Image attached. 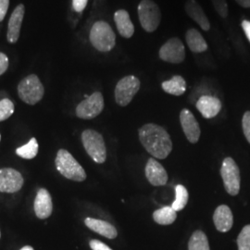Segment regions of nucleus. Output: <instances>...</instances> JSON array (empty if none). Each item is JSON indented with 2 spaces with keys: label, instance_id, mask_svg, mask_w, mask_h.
<instances>
[{
  "label": "nucleus",
  "instance_id": "nucleus-1",
  "mask_svg": "<svg viewBox=\"0 0 250 250\" xmlns=\"http://www.w3.org/2000/svg\"><path fill=\"white\" fill-rule=\"evenodd\" d=\"M139 140L145 149L151 156L165 160L172 150V142L170 134L160 125H145L139 129Z\"/></svg>",
  "mask_w": 250,
  "mask_h": 250
},
{
  "label": "nucleus",
  "instance_id": "nucleus-2",
  "mask_svg": "<svg viewBox=\"0 0 250 250\" xmlns=\"http://www.w3.org/2000/svg\"><path fill=\"white\" fill-rule=\"evenodd\" d=\"M92 45L100 52L111 51L116 44V36L111 26L104 21L93 24L89 34Z\"/></svg>",
  "mask_w": 250,
  "mask_h": 250
},
{
  "label": "nucleus",
  "instance_id": "nucleus-3",
  "mask_svg": "<svg viewBox=\"0 0 250 250\" xmlns=\"http://www.w3.org/2000/svg\"><path fill=\"white\" fill-rule=\"evenodd\" d=\"M56 168L59 172L65 178L75 181L83 182L86 179V173L79 162L74 159V157L66 149H60L56 160Z\"/></svg>",
  "mask_w": 250,
  "mask_h": 250
},
{
  "label": "nucleus",
  "instance_id": "nucleus-4",
  "mask_svg": "<svg viewBox=\"0 0 250 250\" xmlns=\"http://www.w3.org/2000/svg\"><path fill=\"white\" fill-rule=\"evenodd\" d=\"M82 142L85 151L95 162L102 164L107 160V149L104 138L95 130L87 129L82 134Z\"/></svg>",
  "mask_w": 250,
  "mask_h": 250
},
{
  "label": "nucleus",
  "instance_id": "nucleus-5",
  "mask_svg": "<svg viewBox=\"0 0 250 250\" xmlns=\"http://www.w3.org/2000/svg\"><path fill=\"white\" fill-rule=\"evenodd\" d=\"M20 99L28 105H36L43 99L45 89L36 74L28 75L20 82L18 85Z\"/></svg>",
  "mask_w": 250,
  "mask_h": 250
},
{
  "label": "nucleus",
  "instance_id": "nucleus-6",
  "mask_svg": "<svg viewBox=\"0 0 250 250\" xmlns=\"http://www.w3.org/2000/svg\"><path fill=\"white\" fill-rule=\"evenodd\" d=\"M140 24L147 33L155 32L161 24V11L153 0H142L137 8Z\"/></svg>",
  "mask_w": 250,
  "mask_h": 250
},
{
  "label": "nucleus",
  "instance_id": "nucleus-7",
  "mask_svg": "<svg viewBox=\"0 0 250 250\" xmlns=\"http://www.w3.org/2000/svg\"><path fill=\"white\" fill-rule=\"evenodd\" d=\"M141 87V83L134 75L125 76L118 82L115 87V100L121 107H126L131 103L134 96Z\"/></svg>",
  "mask_w": 250,
  "mask_h": 250
},
{
  "label": "nucleus",
  "instance_id": "nucleus-8",
  "mask_svg": "<svg viewBox=\"0 0 250 250\" xmlns=\"http://www.w3.org/2000/svg\"><path fill=\"white\" fill-rule=\"evenodd\" d=\"M221 175L226 192L232 197L238 195L241 182L240 170L232 158L224 159L221 168Z\"/></svg>",
  "mask_w": 250,
  "mask_h": 250
},
{
  "label": "nucleus",
  "instance_id": "nucleus-9",
  "mask_svg": "<svg viewBox=\"0 0 250 250\" xmlns=\"http://www.w3.org/2000/svg\"><path fill=\"white\" fill-rule=\"evenodd\" d=\"M104 109V98L100 92H95L82 101L76 107V115L83 120H92Z\"/></svg>",
  "mask_w": 250,
  "mask_h": 250
},
{
  "label": "nucleus",
  "instance_id": "nucleus-10",
  "mask_svg": "<svg viewBox=\"0 0 250 250\" xmlns=\"http://www.w3.org/2000/svg\"><path fill=\"white\" fill-rule=\"evenodd\" d=\"M161 61L172 64H180L186 59L185 45L178 37H172L163 44L159 51Z\"/></svg>",
  "mask_w": 250,
  "mask_h": 250
},
{
  "label": "nucleus",
  "instance_id": "nucleus-11",
  "mask_svg": "<svg viewBox=\"0 0 250 250\" xmlns=\"http://www.w3.org/2000/svg\"><path fill=\"white\" fill-rule=\"evenodd\" d=\"M23 186L22 175L18 170L5 168L0 170V192L16 193Z\"/></svg>",
  "mask_w": 250,
  "mask_h": 250
},
{
  "label": "nucleus",
  "instance_id": "nucleus-12",
  "mask_svg": "<svg viewBox=\"0 0 250 250\" xmlns=\"http://www.w3.org/2000/svg\"><path fill=\"white\" fill-rule=\"evenodd\" d=\"M180 122L188 141L197 144L200 138L201 131L194 114L188 108H184L180 113Z\"/></svg>",
  "mask_w": 250,
  "mask_h": 250
},
{
  "label": "nucleus",
  "instance_id": "nucleus-13",
  "mask_svg": "<svg viewBox=\"0 0 250 250\" xmlns=\"http://www.w3.org/2000/svg\"><path fill=\"white\" fill-rule=\"evenodd\" d=\"M146 177L153 187H162L168 182V173L160 162L150 158L146 165Z\"/></svg>",
  "mask_w": 250,
  "mask_h": 250
},
{
  "label": "nucleus",
  "instance_id": "nucleus-14",
  "mask_svg": "<svg viewBox=\"0 0 250 250\" xmlns=\"http://www.w3.org/2000/svg\"><path fill=\"white\" fill-rule=\"evenodd\" d=\"M35 212L36 217L45 220L52 214L53 210V203L52 198L49 194V192L45 189L41 188L38 190L35 199Z\"/></svg>",
  "mask_w": 250,
  "mask_h": 250
},
{
  "label": "nucleus",
  "instance_id": "nucleus-15",
  "mask_svg": "<svg viewBox=\"0 0 250 250\" xmlns=\"http://www.w3.org/2000/svg\"><path fill=\"white\" fill-rule=\"evenodd\" d=\"M24 13H25L24 5L20 4L16 7V9H14V11L10 16L9 25H8V33H7V38L10 44H15L18 41Z\"/></svg>",
  "mask_w": 250,
  "mask_h": 250
},
{
  "label": "nucleus",
  "instance_id": "nucleus-16",
  "mask_svg": "<svg viewBox=\"0 0 250 250\" xmlns=\"http://www.w3.org/2000/svg\"><path fill=\"white\" fill-rule=\"evenodd\" d=\"M196 107L205 119H212L220 113L223 105L218 98L211 96H202L197 100Z\"/></svg>",
  "mask_w": 250,
  "mask_h": 250
},
{
  "label": "nucleus",
  "instance_id": "nucleus-17",
  "mask_svg": "<svg viewBox=\"0 0 250 250\" xmlns=\"http://www.w3.org/2000/svg\"><path fill=\"white\" fill-rule=\"evenodd\" d=\"M216 229L221 232H227L232 229L233 216L231 208L226 205L219 206L213 214Z\"/></svg>",
  "mask_w": 250,
  "mask_h": 250
},
{
  "label": "nucleus",
  "instance_id": "nucleus-18",
  "mask_svg": "<svg viewBox=\"0 0 250 250\" xmlns=\"http://www.w3.org/2000/svg\"><path fill=\"white\" fill-rule=\"evenodd\" d=\"M186 12L190 18L196 21L203 31H208L210 29L209 21L201 6L196 0H188L186 3Z\"/></svg>",
  "mask_w": 250,
  "mask_h": 250
},
{
  "label": "nucleus",
  "instance_id": "nucleus-19",
  "mask_svg": "<svg viewBox=\"0 0 250 250\" xmlns=\"http://www.w3.org/2000/svg\"><path fill=\"white\" fill-rule=\"evenodd\" d=\"M84 224L90 230L98 232L100 235L105 236L108 239H114L118 235L116 228L112 224L105 221L93 218H86L84 220Z\"/></svg>",
  "mask_w": 250,
  "mask_h": 250
},
{
  "label": "nucleus",
  "instance_id": "nucleus-20",
  "mask_svg": "<svg viewBox=\"0 0 250 250\" xmlns=\"http://www.w3.org/2000/svg\"><path fill=\"white\" fill-rule=\"evenodd\" d=\"M114 21L121 36L125 38H131L134 36V26L128 11L125 9L117 10L114 14Z\"/></svg>",
  "mask_w": 250,
  "mask_h": 250
},
{
  "label": "nucleus",
  "instance_id": "nucleus-21",
  "mask_svg": "<svg viewBox=\"0 0 250 250\" xmlns=\"http://www.w3.org/2000/svg\"><path fill=\"white\" fill-rule=\"evenodd\" d=\"M186 40L189 49L194 53H202L208 50L205 38L195 28L188 30L186 34Z\"/></svg>",
  "mask_w": 250,
  "mask_h": 250
},
{
  "label": "nucleus",
  "instance_id": "nucleus-22",
  "mask_svg": "<svg viewBox=\"0 0 250 250\" xmlns=\"http://www.w3.org/2000/svg\"><path fill=\"white\" fill-rule=\"evenodd\" d=\"M161 87H162V89L164 90V92L172 95V96L179 97L186 93L187 82L182 76L175 75L170 80L163 82L161 84Z\"/></svg>",
  "mask_w": 250,
  "mask_h": 250
},
{
  "label": "nucleus",
  "instance_id": "nucleus-23",
  "mask_svg": "<svg viewBox=\"0 0 250 250\" xmlns=\"http://www.w3.org/2000/svg\"><path fill=\"white\" fill-rule=\"evenodd\" d=\"M176 212L172 207H163L154 211L153 219L158 224L170 225L175 222L177 218Z\"/></svg>",
  "mask_w": 250,
  "mask_h": 250
},
{
  "label": "nucleus",
  "instance_id": "nucleus-24",
  "mask_svg": "<svg viewBox=\"0 0 250 250\" xmlns=\"http://www.w3.org/2000/svg\"><path fill=\"white\" fill-rule=\"evenodd\" d=\"M188 250H210L205 232L196 231L192 234L188 243Z\"/></svg>",
  "mask_w": 250,
  "mask_h": 250
},
{
  "label": "nucleus",
  "instance_id": "nucleus-25",
  "mask_svg": "<svg viewBox=\"0 0 250 250\" xmlns=\"http://www.w3.org/2000/svg\"><path fill=\"white\" fill-rule=\"evenodd\" d=\"M38 153V143L35 137H33L26 145L18 147L16 149V154L19 157L25 159V160H32L36 157Z\"/></svg>",
  "mask_w": 250,
  "mask_h": 250
},
{
  "label": "nucleus",
  "instance_id": "nucleus-26",
  "mask_svg": "<svg viewBox=\"0 0 250 250\" xmlns=\"http://www.w3.org/2000/svg\"><path fill=\"white\" fill-rule=\"evenodd\" d=\"M188 191L187 188L182 185H178L175 188V200L172 203V208L175 211H180L185 208V207L188 205Z\"/></svg>",
  "mask_w": 250,
  "mask_h": 250
},
{
  "label": "nucleus",
  "instance_id": "nucleus-27",
  "mask_svg": "<svg viewBox=\"0 0 250 250\" xmlns=\"http://www.w3.org/2000/svg\"><path fill=\"white\" fill-rule=\"evenodd\" d=\"M238 250H250V224L246 225L237 237Z\"/></svg>",
  "mask_w": 250,
  "mask_h": 250
},
{
  "label": "nucleus",
  "instance_id": "nucleus-28",
  "mask_svg": "<svg viewBox=\"0 0 250 250\" xmlns=\"http://www.w3.org/2000/svg\"><path fill=\"white\" fill-rule=\"evenodd\" d=\"M14 104L9 99H2L0 101V122L9 119L14 113Z\"/></svg>",
  "mask_w": 250,
  "mask_h": 250
},
{
  "label": "nucleus",
  "instance_id": "nucleus-29",
  "mask_svg": "<svg viewBox=\"0 0 250 250\" xmlns=\"http://www.w3.org/2000/svg\"><path fill=\"white\" fill-rule=\"evenodd\" d=\"M211 2L215 10L222 18L225 19L228 16V4L226 0H211Z\"/></svg>",
  "mask_w": 250,
  "mask_h": 250
},
{
  "label": "nucleus",
  "instance_id": "nucleus-30",
  "mask_svg": "<svg viewBox=\"0 0 250 250\" xmlns=\"http://www.w3.org/2000/svg\"><path fill=\"white\" fill-rule=\"evenodd\" d=\"M242 127H243L244 134L248 142L250 144V111L245 112L242 120Z\"/></svg>",
  "mask_w": 250,
  "mask_h": 250
},
{
  "label": "nucleus",
  "instance_id": "nucleus-31",
  "mask_svg": "<svg viewBox=\"0 0 250 250\" xmlns=\"http://www.w3.org/2000/svg\"><path fill=\"white\" fill-rule=\"evenodd\" d=\"M9 68V59L6 54L0 52V75L7 72Z\"/></svg>",
  "mask_w": 250,
  "mask_h": 250
},
{
  "label": "nucleus",
  "instance_id": "nucleus-32",
  "mask_svg": "<svg viewBox=\"0 0 250 250\" xmlns=\"http://www.w3.org/2000/svg\"><path fill=\"white\" fill-rule=\"evenodd\" d=\"M90 248L92 250H112L109 247H107L106 244L99 240H91L89 243Z\"/></svg>",
  "mask_w": 250,
  "mask_h": 250
},
{
  "label": "nucleus",
  "instance_id": "nucleus-33",
  "mask_svg": "<svg viewBox=\"0 0 250 250\" xmlns=\"http://www.w3.org/2000/svg\"><path fill=\"white\" fill-rule=\"evenodd\" d=\"M88 0H72V8L76 12H83L87 5Z\"/></svg>",
  "mask_w": 250,
  "mask_h": 250
},
{
  "label": "nucleus",
  "instance_id": "nucleus-34",
  "mask_svg": "<svg viewBox=\"0 0 250 250\" xmlns=\"http://www.w3.org/2000/svg\"><path fill=\"white\" fill-rule=\"evenodd\" d=\"M9 0H0V21H2L9 9Z\"/></svg>",
  "mask_w": 250,
  "mask_h": 250
},
{
  "label": "nucleus",
  "instance_id": "nucleus-35",
  "mask_svg": "<svg viewBox=\"0 0 250 250\" xmlns=\"http://www.w3.org/2000/svg\"><path fill=\"white\" fill-rule=\"evenodd\" d=\"M242 28H243V30H244V32H245V34H246V36L248 37V39H249V41L250 42V21H247V20H245V21H242Z\"/></svg>",
  "mask_w": 250,
  "mask_h": 250
},
{
  "label": "nucleus",
  "instance_id": "nucleus-36",
  "mask_svg": "<svg viewBox=\"0 0 250 250\" xmlns=\"http://www.w3.org/2000/svg\"><path fill=\"white\" fill-rule=\"evenodd\" d=\"M239 6H241L243 8H250V0H234Z\"/></svg>",
  "mask_w": 250,
  "mask_h": 250
},
{
  "label": "nucleus",
  "instance_id": "nucleus-37",
  "mask_svg": "<svg viewBox=\"0 0 250 250\" xmlns=\"http://www.w3.org/2000/svg\"><path fill=\"white\" fill-rule=\"evenodd\" d=\"M21 250H35L31 246H25V247H23L22 249Z\"/></svg>",
  "mask_w": 250,
  "mask_h": 250
},
{
  "label": "nucleus",
  "instance_id": "nucleus-38",
  "mask_svg": "<svg viewBox=\"0 0 250 250\" xmlns=\"http://www.w3.org/2000/svg\"><path fill=\"white\" fill-rule=\"evenodd\" d=\"M0 140H1V135H0Z\"/></svg>",
  "mask_w": 250,
  "mask_h": 250
}]
</instances>
